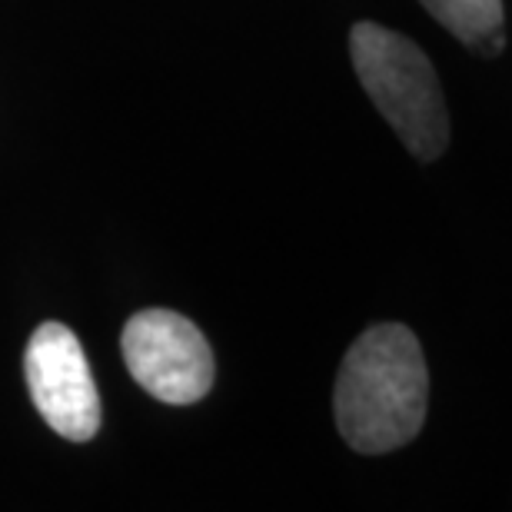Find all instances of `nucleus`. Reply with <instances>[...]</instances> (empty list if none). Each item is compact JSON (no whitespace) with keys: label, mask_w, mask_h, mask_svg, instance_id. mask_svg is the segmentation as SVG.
I'll return each instance as SVG.
<instances>
[{"label":"nucleus","mask_w":512,"mask_h":512,"mask_svg":"<svg viewBox=\"0 0 512 512\" xmlns=\"http://www.w3.org/2000/svg\"><path fill=\"white\" fill-rule=\"evenodd\" d=\"M429 373L416 333L403 323L370 326L343 356L336 376V429L356 453L406 446L426 419Z\"/></svg>","instance_id":"f257e3e1"},{"label":"nucleus","mask_w":512,"mask_h":512,"mask_svg":"<svg viewBox=\"0 0 512 512\" xmlns=\"http://www.w3.org/2000/svg\"><path fill=\"white\" fill-rule=\"evenodd\" d=\"M350 54L363 90L406 150L423 163L436 160L449 143V114L429 57L409 37L373 20L350 30Z\"/></svg>","instance_id":"f03ea898"},{"label":"nucleus","mask_w":512,"mask_h":512,"mask_svg":"<svg viewBox=\"0 0 512 512\" xmlns=\"http://www.w3.org/2000/svg\"><path fill=\"white\" fill-rule=\"evenodd\" d=\"M120 350L140 389L170 406L200 403L217 376L207 336L173 310L133 313L120 336Z\"/></svg>","instance_id":"7ed1b4c3"},{"label":"nucleus","mask_w":512,"mask_h":512,"mask_svg":"<svg viewBox=\"0 0 512 512\" xmlns=\"http://www.w3.org/2000/svg\"><path fill=\"white\" fill-rule=\"evenodd\" d=\"M24 376L37 413L57 436L87 443L100 429V396L87 353L70 326L47 320L27 343Z\"/></svg>","instance_id":"20e7f679"},{"label":"nucleus","mask_w":512,"mask_h":512,"mask_svg":"<svg viewBox=\"0 0 512 512\" xmlns=\"http://www.w3.org/2000/svg\"><path fill=\"white\" fill-rule=\"evenodd\" d=\"M419 4L476 54H499L503 47V0H419Z\"/></svg>","instance_id":"39448f33"}]
</instances>
